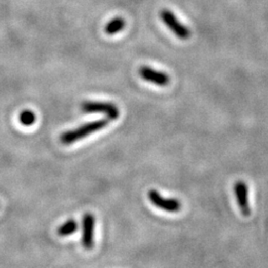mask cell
<instances>
[{"instance_id":"6da1fadb","label":"cell","mask_w":268,"mask_h":268,"mask_svg":"<svg viewBox=\"0 0 268 268\" xmlns=\"http://www.w3.org/2000/svg\"><path fill=\"white\" fill-rule=\"evenodd\" d=\"M107 124H108L107 119H100V120L87 122L84 125H82L75 129L64 132L61 135L60 140L63 144L70 145L72 143H74V142L89 136L90 134L94 133V132L103 129L105 126H107Z\"/></svg>"},{"instance_id":"7a4b0ae2","label":"cell","mask_w":268,"mask_h":268,"mask_svg":"<svg viewBox=\"0 0 268 268\" xmlns=\"http://www.w3.org/2000/svg\"><path fill=\"white\" fill-rule=\"evenodd\" d=\"M160 17H161L164 24L171 30L180 40H188L191 37L190 29L186 25L181 23L179 21L178 18L171 10L163 9L160 12Z\"/></svg>"},{"instance_id":"3957f363","label":"cell","mask_w":268,"mask_h":268,"mask_svg":"<svg viewBox=\"0 0 268 268\" xmlns=\"http://www.w3.org/2000/svg\"><path fill=\"white\" fill-rule=\"evenodd\" d=\"M82 110L86 113H103L110 120H116L119 117V107L111 103L85 102L82 104Z\"/></svg>"},{"instance_id":"277c9868","label":"cell","mask_w":268,"mask_h":268,"mask_svg":"<svg viewBox=\"0 0 268 268\" xmlns=\"http://www.w3.org/2000/svg\"><path fill=\"white\" fill-rule=\"evenodd\" d=\"M150 202L157 208H161L168 213H177L181 209V203L176 199L164 198L161 194L156 190H150L148 192Z\"/></svg>"},{"instance_id":"5b68a950","label":"cell","mask_w":268,"mask_h":268,"mask_svg":"<svg viewBox=\"0 0 268 268\" xmlns=\"http://www.w3.org/2000/svg\"><path fill=\"white\" fill-rule=\"evenodd\" d=\"M94 224L95 219L92 214H85L83 217L82 227H83V235H82V244L84 248L87 251H90L94 244Z\"/></svg>"},{"instance_id":"8992f818","label":"cell","mask_w":268,"mask_h":268,"mask_svg":"<svg viewBox=\"0 0 268 268\" xmlns=\"http://www.w3.org/2000/svg\"><path fill=\"white\" fill-rule=\"evenodd\" d=\"M235 195L237 199L238 208L240 213L244 217H250L252 214V208L250 206V199H248V187L243 181H238L234 187Z\"/></svg>"},{"instance_id":"52a82bcc","label":"cell","mask_w":268,"mask_h":268,"mask_svg":"<svg viewBox=\"0 0 268 268\" xmlns=\"http://www.w3.org/2000/svg\"><path fill=\"white\" fill-rule=\"evenodd\" d=\"M139 75L146 82L159 87H166L170 83V76L166 73L154 70L148 66H142L139 69Z\"/></svg>"},{"instance_id":"ba28073f","label":"cell","mask_w":268,"mask_h":268,"mask_svg":"<svg viewBox=\"0 0 268 268\" xmlns=\"http://www.w3.org/2000/svg\"><path fill=\"white\" fill-rule=\"evenodd\" d=\"M125 20L121 17H117V18H113L112 20H110L106 25H105V28L104 31L107 35H114V34H118L120 31L124 29L125 27Z\"/></svg>"},{"instance_id":"9c48e42d","label":"cell","mask_w":268,"mask_h":268,"mask_svg":"<svg viewBox=\"0 0 268 268\" xmlns=\"http://www.w3.org/2000/svg\"><path fill=\"white\" fill-rule=\"evenodd\" d=\"M79 224L74 220H69L66 223L61 224L59 228L57 229V233L60 237H68L78 231Z\"/></svg>"},{"instance_id":"30bf717a","label":"cell","mask_w":268,"mask_h":268,"mask_svg":"<svg viewBox=\"0 0 268 268\" xmlns=\"http://www.w3.org/2000/svg\"><path fill=\"white\" fill-rule=\"evenodd\" d=\"M19 120H20L21 124H23L25 126H31L36 121V114L31 110H24L20 113Z\"/></svg>"}]
</instances>
